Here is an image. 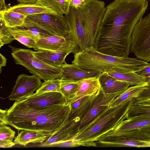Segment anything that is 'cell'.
<instances>
[{
  "label": "cell",
  "mask_w": 150,
  "mask_h": 150,
  "mask_svg": "<svg viewBox=\"0 0 150 150\" xmlns=\"http://www.w3.org/2000/svg\"><path fill=\"white\" fill-rule=\"evenodd\" d=\"M72 62L81 68L101 72L128 73L142 70L148 64L136 58L120 57L101 53L93 47L86 48L74 54Z\"/></svg>",
  "instance_id": "4"
},
{
  "label": "cell",
  "mask_w": 150,
  "mask_h": 150,
  "mask_svg": "<svg viewBox=\"0 0 150 150\" xmlns=\"http://www.w3.org/2000/svg\"><path fill=\"white\" fill-rule=\"evenodd\" d=\"M96 94L83 97L75 101L70 103L71 111H74L85 104Z\"/></svg>",
  "instance_id": "34"
},
{
  "label": "cell",
  "mask_w": 150,
  "mask_h": 150,
  "mask_svg": "<svg viewBox=\"0 0 150 150\" xmlns=\"http://www.w3.org/2000/svg\"><path fill=\"white\" fill-rule=\"evenodd\" d=\"M71 111L70 103L31 107L22 99L15 101L9 109H6L0 123L10 125L18 131H36L48 139L62 124Z\"/></svg>",
  "instance_id": "2"
},
{
  "label": "cell",
  "mask_w": 150,
  "mask_h": 150,
  "mask_svg": "<svg viewBox=\"0 0 150 150\" xmlns=\"http://www.w3.org/2000/svg\"><path fill=\"white\" fill-rule=\"evenodd\" d=\"M71 0H37L36 4L50 8L57 14L66 15L69 12Z\"/></svg>",
  "instance_id": "24"
},
{
  "label": "cell",
  "mask_w": 150,
  "mask_h": 150,
  "mask_svg": "<svg viewBox=\"0 0 150 150\" xmlns=\"http://www.w3.org/2000/svg\"><path fill=\"white\" fill-rule=\"evenodd\" d=\"M71 49H78L74 39L54 35L37 39L34 50L41 52H55Z\"/></svg>",
  "instance_id": "11"
},
{
  "label": "cell",
  "mask_w": 150,
  "mask_h": 150,
  "mask_svg": "<svg viewBox=\"0 0 150 150\" xmlns=\"http://www.w3.org/2000/svg\"><path fill=\"white\" fill-rule=\"evenodd\" d=\"M130 51L137 58L150 61V13L139 20L134 26Z\"/></svg>",
  "instance_id": "9"
},
{
  "label": "cell",
  "mask_w": 150,
  "mask_h": 150,
  "mask_svg": "<svg viewBox=\"0 0 150 150\" xmlns=\"http://www.w3.org/2000/svg\"><path fill=\"white\" fill-rule=\"evenodd\" d=\"M121 94H105L100 88L93 98L88 112L81 120L79 130L96 119L108 107L112 101Z\"/></svg>",
  "instance_id": "12"
},
{
  "label": "cell",
  "mask_w": 150,
  "mask_h": 150,
  "mask_svg": "<svg viewBox=\"0 0 150 150\" xmlns=\"http://www.w3.org/2000/svg\"><path fill=\"white\" fill-rule=\"evenodd\" d=\"M147 0L149 1L150 2V0Z\"/></svg>",
  "instance_id": "44"
},
{
  "label": "cell",
  "mask_w": 150,
  "mask_h": 150,
  "mask_svg": "<svg viewBox=\"0 0 150 150\" xmlns=\"http://www.w3.org/2000/svg\"><path fill=\"white\" fill-rule=\"evenodd\" d=\"M84 2V0H71L70 6L77 8L81 6Z\"/></svg>",
  "instance_id": "38"
},
{
  "label": "cell",
  "mask_w": 150,
  "mask_h": 150,
  "mask_svg": "<svg viewBox=\"0 0 150 150\" xmlns=\"http://www.w3.org/2000/svg\"><path fill=\"white\" fill-rule=\"evenodd\" d=\"M137 116L150 117V105L134 103L127 112L126 119Z\"/></svg>",
  "instance_id": "28"
},
{
  "label": "cell",
  "mask_w": 150,
  "mask_h": 150,
  "mask_svg": "<svg viewBox=\"0 0 150 150\" xmlns=\"http://www.w3.org/2000/svg\"><path fill=\"white\" fill-rule=\"evenodd\" d=\"M135 98L118 105L109 106L90 123L79 130L72 140L79 146L96 147L95 142L116 128L126 118Z\"/></svg>",
  "instance_id": "5"
},
{
  "label": "cell",
  "mask_w": 150,
  "mask_h": 150,
  "mask_svg": "<svg viewBox=\"0 0 150 150\" xmlns=\"http://www.w3.org/2000/svg\"><path fill=\"white\" fill-rule=\"evenodd\" d=\"M61 82L60 78L44 81L36 90L35 93H40L48 92H57L60 93Z\"/></svg>",
  "instance_id": "29"
},
{
  "label": "cell",
  "mask_w": 150,
  "mask_h": 150,
  "mask_svg": "<svg viewBox=\"0 0 150 150\" xmlns=\"http://www.w3.org/2000/svg\"><path fill=\"white\" fill-rule=\"evenodd\" d=\"M138 75L143 76L150 74V63L141 70L135 72Z\"/></svg>",
  "instance_id": "36"
},
{
  "label": "cell",
  "mask_w": 150,
  "mask_h": 150,
  "mask_svg": "<svg viewBox=\"0 0 150 150\" xmlns=\"http://www.w3.org/2000/svg\"><path fill=\"white\" fill-rule=\"evenodd\" d=\"M10 33L16 40L28 48H33L35 47L36 39L23 34L14 30L12 28H8Z\"/></svg>",
  "instance_id": "31"
},
{
  "label": "cell",
  "mask_w": 150,
  "mask_h": 150,
  "mask_svg": "<svg viewBox=\"0 0 150 150\" xmlns=\"http://www.w3.org/2000/svg\"><path fill=\"white\" fill-rule=\"evenodd\" d=\"M149 126L150 117H135L125 120L116 128L105 134H120Z\"/></svg>",
  "instance_id": "18"
},
{
  "label": "cell",
  "mask_w": 150,
  "mask_h": 150,
  "mask_svg": "<svg viewBox=\"0 0 150 150\" xmlns=\"http://www.w3.org/2000/svg\"><path fill=\"white\" fill-rule=\"evenodd\" d=\"M144 76L146 77V82L148 85V88L144 91L137 98H136V101L150 98V74Z\"/></svg>",
  "instance_id": "35"
},
{
  "label": "cell",
  "mask_w": 150,
  "mask_h": 150,
  "mask_svg": "<svg viewBox=\"0 0 150 150\" xmlns=\"http://www.w3.org/2000/svg\"><path fill=\"white\" fill-rule=\"evenodd\" d=\"M98 147H144L142 140L120 134H106L95 142Z\"/></svg>",
  "instance_id": "13"
},
{
  "label": "cell",
  "mask_w": 150,
  "mask_h": 150,
  "mask_svg": "<svg viewBox=\"0 0 150 150\" xmlns=\"http://www.w3.org/2000/svg\"><path fill=\"white\" fill-rule=\"evenodd\" d=\"M12 28L23 34L36 40L55 35L44 29L34 25Z\"/></svg>",
  "instance_id": "26"
},
{
  "label": "cell",
  "mask_w": 150,
  "mask_h": 150,
  "mask_svg": "<svg viewBox=\"0 0 150 150\" xmlns=\"http://www.w3.org/2000/svg\"><path fill=\"white\" fill-rule=\"evenodd\" d=\"M148 5L147 0H114L105 7L94 48L105 54L128 57L134 28Z\"/></svg>",
  "instance_id": "1"
},
{
  "label": "cell",
  "mask_w": 150,
  "mask_h": 150,
  "mask_svg": "<svg viewBox=\"0 0 150 150\" xmlns=\"http://www.w3.org/2000/svg\"><path fill=\"white\" fill-rule=\"evenodd\" d=\"M9 47L16 64L23 66L33 75L44 81L61 77V67H55L45 63L34 56L32 50Z\"/></svg>",
  "instance_id": "6"
},
{
  "label": "cell",
  "mask_w": 150,
  "mask_h": 150,
  "mask_svg": "<svg viewBox=\"0 0 150 150\" xmlns=\"http://www.w3.org/2000/svg\"><path fill=\"white\" fill-rule=\"evenodd\" d=\"M80 84L77 81H61L60 92L65 99L67 103H69L78 92Z\"/></svg>",
  "instance_id": "27"
},
{
  "label": "cell",
  "mask_w": 150,
  "mask_h": 150,
  "mask_svg": "<svg viewBox=\"0 0 150 150\" xmlns=\"http://www.w3.org/2000/svg\"><path fill=\"white\" fill-rule=\"evenodd\" d=\"M148 86V84H146L129 87L116 97L111 103L109 106H115L132 99L137 98L144 91L147 89Z\"/></svg>",
  "instance_id": "23"
},
{
  "label": "cell",
  "mask_w": 150,
  "mask_h": 150,
  "mask_svg": "<svg viewBox=\"0 0 150 150\" xmlns=\"http://www.w3.org/2000/svg\"><path fill=\"white\" fill-rule=\"evenodd\" d=\"M20 4H33L36 3L37 0H17Z\"/></svg>",
  "instance_id": "41"
},
{
  "label": "cell",
  "mask_w": 150,
  "mask_h": 150,
  "mask_svg": "<svg viewBox=\"0 0 150 150\" xmlns=\"http://www.w3.org/2000/svg\"><path fill=\"white\" fill-rule=\"evenodd\" d=\"M23 100L28 105L31 107H46L67 104L63 95L57 92L34 93Z\"/></svg>",
  "instance_id": "14"
},
{
  "label": "cell",
  "mask_w": 150,
  "mask_h": 150,
  "mask_svg": "<svg viewBox=\"0 0 150 150\" xmlns=\"http://www.w3.org/2000/svg\"><path fill=\"white\" fill-rule=\"evenodd\" d=\"M6 59L5 57L1 54H0V71L1 72V67L6 66Z\"/></svg>",
  "instance_id": "39"
},
{
  "label": "cell",
  "mask_w": 150,
  "mask_h": 150,
  "mask_svg": "<svg viewBox=\"0 0 150 150\" xmlns=\"http://www.w3.org/2000/svg\"><path fill=\"white\" fill-rule=\"evenodd\" d=\"M78 81L80 84L79 89L70 104L83 97L96 94L100 88L98 76L85 78Z\"/></svg>",
  "instance_id": "19"
},
{
  "label": "cell",
  "mask_w": 150,
  "mask_h": 150,
  "mask_svg": "<svg viewBox=\"0 0 150 150\" xmlns=\"http://www.w3.org/2000/svg\"><path fill=\"white\" fill-rule=\"evenodd\" d=\"M7 9L27 16L41 13L58 14L50 8L36 4H24L19 3Z\"/></svg>",
  "instance_id": "20"
},
{
  "label": "cell",
  "mask_w": 150,
  "mask_h": 150,
  "mask_svg": "<svg viewBox=\"0 0 150 150\" xmlns=\"http://www.w3.org/2000/svg\"><path fill=\"white\" fill-rule=\"evenodd\" d=\"M84 1L77 8L70 6L68 13L64 15L79 51L93 47L105 8L103 1Z\"/></svg>",
  "instance_id": "3"
},
{
  "label": "cell",
  "mask_w": 150,
  "mask_h": 150,
  "mask_svg": "<svg viewBox=\"0 0 150 150\" xmlns=\"http://www.w3.org/2000/svg\"><path fill=\"white\" fill-rule=\"evenodd\" d=\"M13 142L16 144L25 146L29 143H42L47 138L40 133L34 131L23 130L18 133Z\"/></svg>",
  "instance_id": "21"
},
{
  "label": "cell",
  "mask_w": 150,
  "mask_h": 150,
  "mask_svg": "<svg viewBox=\"0 0 150 150\" xmlns=\"http://www.w3.org/2000/svg\"><path fill=\"white\" fill-rule=\"evenodd\" d=\"M0 48H1L4 45L10 43L15 39L3 21L0 19Z\"/></svg>",
  "instance_id": "32"
},
{
  "label": "cell",
  "mask_w": 150,
  "mask_h": 150,
  "mask_svg": "<svg viewBox=\"0 0 150 150\" xmlns=\"http://www.w3.org/2000/svg\"><path fill=\"white\" fill-rule=\"evenodd\" d=\"M33 25L44 29L58 36L74 39L69 23L64 15L41 13L27 16L23 27Z\"/></svg>",
  "instance_id": "8"
},
{
  "label": "cell",
  "mask_w": 150,
  "mask_h": 150,
  "mask_svg": "<svg viewBox=\"0 0 150 150\" xmlns=\"http://www.w3.org/2000/svg\"><path fill=\"white\" fill-rule=\"evenodd\" d=\"M62 74L60 78L61 81H77L90 77L98 76L101 72L91 70L83 69L72 63L68 64L66 62L61 66Z\"/></svg>",
  "instance_id": "15"
},
{
  "label": "cell",
  "mask_w": 150,
  "mask_h": 150,
  "mask_svg": "<svg viewBox=\"0 0 150 150\" xmlns=\"http://www.w3.org/2000/svg\"><path fill=\"white\" fill-rule=\"evenodd\" d=\"M107 73L116 79L125 82L132 86L148 84L145 76L139 75L135 72L128 73L110 72Z\"/></svg>",
  "instance_id": "25"
},
{
  "label": "cell",
  "mask_w": 150,
  "mask_h": 150,
  "mask_svg": "<svg viewBox=\"0 0 150 150\" xmlns=\"http://www.w3.org/2000/svg\"><path fill=\"white\" fill-rule=\"evenodd\" d=\"M134 103L140 105H150V98L138 101L135 100Z\"/></svg>",
  "instance_id": "40"
},
{
  "label": "cell",
  "mask_w": 150,
  "mask_h": 150,
  "mask_svg": "<svg viewBox=\"0 0 150 150\" xmlns=\"http://www.w3.org/2000/svg\"><path fill=\"white\" fill-rule=\"evenodd\" d=\"M15 134L14 130L4 123H0V140L12 141Z\"/></svg>",
  "instance_id": "33"
},
{
  "label": "cell",
  "mask_w": 150,
  "mask_h": 150,
  "mask_svg": "<svg viewBox=\"0 0 150 150\" xmlns=\"http://www.w3.org/2000/svg\"><path fill=\"white\" fill-rule=\"evenodd\" d=\"M27 16L9 11L7 9L0 12V19L2 20L9 28L24 27Z\"/></svg>",
  "instance_id": "22"
},
{
  "label": "cell",
  "mask_w": 150,
  "mask_h": 150,
  "mask_svg": "<svg viewBox=\"0 0 150 150\" xmlns=\"http://www.w3.org/2000/svg\"><path fill=\"white\" fill-rule=\"evenodd\" d=\"M71 53L75 54L74 49L62 50L55 52H46L33 51L34 56L45 63L54 67H58L66 62L65 59Z\"/></svg>",
  "instance_id": "17"
},
{
  "label": "cell",
  "mask_w": 150,
  "mask_h": 150,
  "mask_svg": "<svg viewBox=\"0 0 150 150\" xmlns=\"http://www.w3.org/2000/svg\"><path fill=\"white\" fill-rule=\"evenodd\" d=\"M98 78L100 88L105 94L122 93L130 86L125 82L116 79L107 72H101Z\"/></svg>",
  "instance_id": "16"
},
{
  "label": "cell",
  "mask_w": 150,
  "mask_h": 150,
  "mask_svg": "<svg viewBox=\"0 0 150 150\" xmlns=\"http://www.w3.org/2000/svg\"><path fill=\"white\" fill-rule=\"evenodd\" d=\"M143 141L145 143L144 147H150V141Z\"/></svg>",
  "instance_id": "43"
},
{
  "label": "cell",
  "mask_w": 150,
  "mask_h": 150,
  "mask_svg": "<svg viewBox=\"0 0 150 150\" xmlns=\"http://www.w3.org/2000/svg\"><path fill=\"white\" fill-rule=\"evenodd\" d=\"M94 96L84 105L73 111H71L61 126L39 146H56L72 140L79 133L81 120L88 112Z\"/></svg>",
  "instance_id": "7"
},
{
  "label": "cell",
  "mask_w": 150,
  "mask_h": 150,
  "mask_svg": "<svg viewBox=\"0 0 150 150\" xmlns=\"http://www.w3.org/2000/svg\"><path fill=\"white\" fill-rule=\"evenodd\" d=\"M5 0H0V11L7 9V8L5 5Z\"/></svg>",
  "instance_id": "42"
},
{
  "label": "cell",
  "mask_w": 150,
  "mask_h": 150,
  "mask_svg": "<svg viewBox=\"0 0 150 150\" xmlns=\"http://www.w3.org/2000/svg\"><path fill=\"white\" fill-rule=\"evenodd\" d=\"M119 134L144 141H150V126L124 132Z\"/></svg>",
  "instance_id": "30"
},
{
  "label": "cell",
  "mask_w": 150,
  "mask_h": 150,
  "mask_svg": "<svg viewBox=\"0 0 150 150\" xmlns=\"http://www.w3.org/2000/svg\"><path fill=\"white\" fill-rule=\"evenodd\" d=\"M41 79L35 75L29 76L21 74L19 75L12 93L8 97L9 99L18 101L32 95L42 84Z\"/></svg>",
  "instance_id": "10"
},
{
  "label": "cell",
  "mask_w": 150,
  "mask_h": 150,
  "mask_svg": "<svg viewBox=\"0 0 150 150\" xmlns=\"http://www.w3.org/2000/svg\"><path fill=\"white\" fill-rule=\"evenodd\" d=\"M15 143L12 141L2 140H0V148H10L14 146Z\"/></svg>",
  "instance_id": "37"
}]
</instances>
